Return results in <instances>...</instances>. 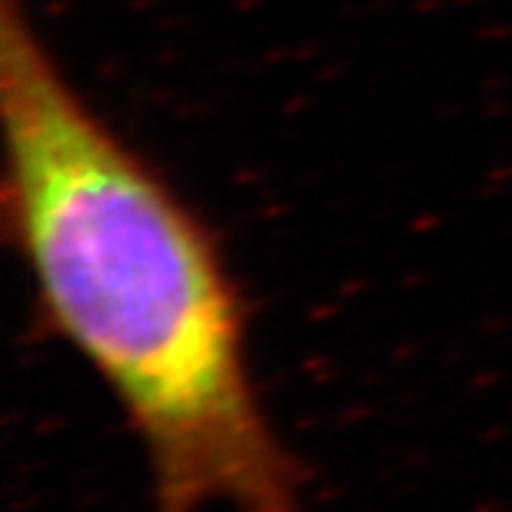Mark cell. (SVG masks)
<instances>
[{
    "instance_id": "obj_1",
    "label": "cell",
    "mask_w": 512,
    "mask_h": 512,
    "mask_svg": "<svg viewBox=\"0 0 512 512\" xmlns=\"http://www.w3.org/2000/svg\"><path fill=\"white\" fill-rule=\"evenodd\" d=\"M0 213L41 327L118 405L152 512H312L213 226L0 0Z\"/></svg>"
}]
</instances>
